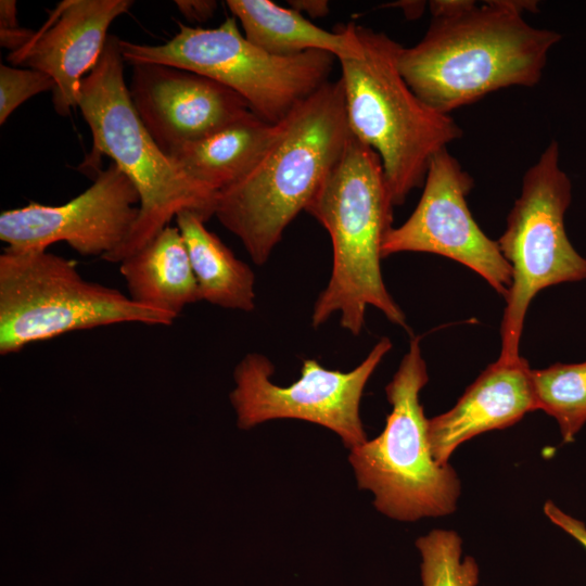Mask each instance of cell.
I'll return each mask as SVG.
<instances>
[{
	"label": "cell",
	"instance_id": "1",
	"mask_svg": "<svg viewBox=\"0 0 586 586\" xmlns=\"http://www.w3.org/2000/svg\"><path fill=\"white\" fill-rule=\"evenodd\" d=\"M537 11L532 0L472 1L432 18L419 42L400 48L399 71L423 102L448 115L497 90L536 86L561 40L524 20V12Z\"/></svg>",
	"mask_w": 586,
	"mask_h": 586
},
{
	"label": "cell",
	"instance_id": "2",
	"mask_svg": "<svg viewBox=\"0 0 586 586\" xmlns=\"http://www.w3.org/2000/svg\"><path fill=\"white\" fill-rule=\"evenodd\" d=\"M341 79L327 81L282 120L257 164L217 193L214 216L265 264L286 227L305 211L351 137Z\"/></svg>",
	"mask_w": 586,
	"mask_h": 586
},
{
	"label": "cell",
	"instance_id": "3",
	"mask_svg": "<svg viewBox=\"0 0 586 586\" xmlns=\"http://www.w3.org/2000/svg\"><path fill=\"white\" fill-rule=\"evenodd\" d=\"M393 207L380 156L351 133L341 157L305 209L329 232L333 251L331 277L314 305V328L340 313L342 328L358 335L368 306L407 328L406 316L385 288L381 271L382 244L393 228Z\"/></svg>",
	"mask_w": 586,
	"mask_h": 586
},
{
	"label": "cell",
	"instance_id": "4",
	"mask_svg": "<svg viewBox=\"0 0 586 586\" xmlns=\"http://www.w3.org/2000/svg\"><path fill=\"white\" fill-rule=\"evenodd\" d=\"M119 38L110 35L95 66L82 78L77 107L92 133L82 166L112 158L140 196L139 216L122 245L103 257L120 263L140 250L181 212L204 221L214 216L217 192L188 176L153 140L141 122L124 78Z\"/></svg>",
	"mask_w": 586,
	"mask_h": 586
},
{
	"label": "cell",
	"instance_id": "5",
	"mask_svg": "<svg viewBox=\"0 0 586 586\" xmlns=\"http://www.w3.org/2000/svg\"><path fill=\"white\" fill-rule=\"evenodd\" d=\"M355 33L359 53L337 60L348 127L380 156L392 202L402 205L423 186L432 157L463 132L409 87L398 67V42L357 24Z\"/></svg>",
	"mask_w": 586,
	"mask_h": 586
},
{
	"label": "cell",
	"instance_id": "6",
	"mask_svg": "<svg viewBox=\"0 0 586 586\" xmlns=\"http://www.w3.org/2000/svg\"><path fill=\"white\" fill-rule=\"evenodd\" d=\"M429 381L420 336L411 339L385 387L392 411L384 430L352 448L349 461L360 488L374 494V506L399 521L453 513L461 493L455 469L433 457L419 395Z\"/></svg>",
	"mask_w": 586,
	"mask_h": 586
},
{
	"label": "cell",
	"instance_id": "7",
	"mask_svg": "<svg viewBox=\"0 0 586 586\" xmlns=\"http://www.w3.org/2000/svg\"><path fill=\"white\" fill-rule=\"evenodd\" d=\"M173 314L140 305L119 290L84 279L74 260L46 251L0 255V354L103 326H170Z\"/></svg>",
	"mask_w": 586,
	"mask_h": 586
},
{
	"label": "cell",
	"instance_id": "8",
	"mask_svg": "<svg viewBox=\"0 0 586 586\" xmlns=\"http://www.w3.org/2000/svg\"><path fill=\"white\" fill-rule=\"evenodd\" d=\"M118 43L125 62L164 64L208 77L238 93L269 124L281 123L329 81L336 60L316 50L271 54L245 38L233 15L214 28L179 24V31L158 46L122 39Z\"/></svg>",
	"mask_w": 586,
	"mask_h": 586
},
{
	"label": "cell",
	"instance_id": "9",
	"mask_svg": "<svg viewBox=\"0 0 586 586\" xmlns=\"http://www.w3.org/2000/svg\"><path fill=\"white\" fill-rule=\"evenodd\" d=\"M572 202V182L560 166L553 140L525 171L519 198L497 240L512 270L500 326L499 359L520 357L524 319L543 289L586 279V258L570 242L564 216Z\"/></svg>",
	"mask_w": 586,
	"mask_h": 586
},
{
	"label": "cell",
	"instance_id": "10",
	"mask_svg": "<svg viewBox=\"0 0 586 586\" xmlns=\"http://www.w3.org/2000/svg\"><path fill=\"white\" fill-rule=\"evenodd\" d=\"M391 348V340L382 337L348 372L305 359L301 378L289 386L271 382L275 368L266 356L246 354L234 369L235 387L230 394L238 425L251 429L272 419H300L330 429L351 449L366 443L359 415L362 392Z\"/></svg>",
	"mask_w": 586,
	"mask_h": 586
},
{
	"label": "cell",
	"instance_id": "11",
	"mask_svg": "<svg viewBox=\"0 0 586 586\" xmlns=\"http://www.w3.org/2000/svg\"><path fill=\"white\" fill-rule=\"evenodd\" d=\"M422 187L412 214L386 234L382 258L402 252L442 255L471 268L505 298L512 281L511 267L497 241L473 219L467 203L473 179L448 149L432 157Z\"/></svg>",
	"mask_w": 586,
	"mask_h": 586
},
{
	"label": "cell",
	"instance_id": "12",
	"mask_svg": "<svg viewBox=\"0 0 586 586\" xmlns=\"http://www.w3.org/2000/svg\"><path fill=\"white\" fill-rule=\"evenodd\" d=\"M139 209L138 190L112 162L88 189L62 205L30 202L1 212L0 240L16 252L65 242L82 256L103 258L127 239Z\"/></svg>",
	"mask_w": 586,
	"mask_h": 586
},
{
	"label": "cell",
	"instance_id": "13",
	"mask_svg": "<svg viewBox=\"0 0 586 586\" xmlns=\"http://www.w3.org/2000/svg\"><path fill=\"white\" fill-rule=\"evenodd\" d=\"M131 102L144 127L165 154L254 114L226 86L191 71L157 64H132Z\"/></svg>",
	"mask_w": 586,
	"mask_h": 586
},
{
	"label": "cell",
	"instance_id": "14",
	"mask_svg": "<svg viewBox=\"0 0 586 586\" xmlns=\"http://www.w3.org/2000/svg\"><path fill=\"white\" fill-rule=\"evenodd\" d=\"M131 0H64L49 13L8 62L48 74L54 81V110L67 116L77 107L82 78L95 66L115 18L127 13Z\"/></svg>",
	"mask_w": 586,
	"mask_h": 586
},
{
	"label": "cell",
	"instance_id": "15",
	"mask_svg": "<svg viewBox=\"0 0 586 586\" xmlns=\"http://www.w3.org/2000/svg\"><path fill=\"white\" fill-rule=\"evenodd\" d=\"M538 410L528 361L497 359L467 387L456 405L428 422L435 460L448 464L464 442L488 431L502 430Z\"/></svg>",
	"mask_w": 586,
	"mask_h": 586
},
{
	"label": "cell",
	"instance_id": "16",
	"mask_svg": "<svg viewBox=\"0 0 586 586\" xmlns=\"http://www.w3.org/2000/svg\"><path fill=\"white\" fill-rule=\"evenodd\" d=\"M282 122L269 124L251 114L168 156L192 179L220 192L242 179L277 140Z\"/></svg>",
	"mask_w": 586,
	"mask_h": 586
},
{
	"label": "cell",
	"instance_id": "17",
	"mask_svg": "<svg viewBox=\"0 0 586 586\" xmlns=\"http://www.w3.org/2000/svg\"><path fill=\"white\" fill-rule=\"evenodd\" d=\"M129 297L178 318L183 308L201 301L184 240L167 226L149 243L119 263Z\"/></svg>",
	"mask_w": 586,
	"mask_h": 586
},
{
	"label": "cell",
	"instance_id": "18",
	"mask_svg": "<svg viewBox=\"0 0 586 586\" xmlns=\"http://www.w3.org/2000/svg\"><path fill=\"white\" fill-rule=\"evenodd\" d=\"M227 7L240 22L245 38L260 49L280 56L307 51L328 52L341 60L360 51L355 23L327 30L304 15L270 0H228Z\"/></svg>",
	"mask_w": 586,
	"mask_h": 586
},
{
	"label": "cell",
	"instance_id": "19",
	"mask_svg": "<svg viewBox=\"0 0 586 586\" xmlns=\"http://www.w3.org/2000/svg\"><path fill=\"white\" fill-rule=\"evenodd\" d=\"M198 281L201 300L242 311L255 307L253 270L204 225L195 213L184 211L176 216Z\"/></svg>",
	"mask_w": 586,
	"mask_h": 586
},
{
	"label": "cell",
	"instance_id": "20",
	"mask_svg": "<svg viewBox=\"0 0 586 586\" xmlns=\"http://www.w3.org/2000/svg\"><path fill=\"white\" fill-rule=\"evenodd\" d=\"M532 381L537 409L557 421L564 444L574 442L586 424V361L532 369Z\"/></svg>",
	"mask_w": 586,
	"mask_h": 586
},
{
	"label": "cell",
	"instance_id": "21",
	"mask_svg": "<svg viewBox=\"0 0 586 586\" xmlns=\"http://www.w3.org/2000/svg\"><path fill=\"white\" fill-rule=\"evenodd\" d=\"M421 555L422 586H476L479 565L462 556V539L451 530L436 528L416 540Z\"/></svg>",
	"mask_w": 586,
	"mask_h": 586
},
{
	"label": "cell",
	"instance_id": "22",
	"mask_svg": "<svg viewBox=\"0 0 586 586\" xmlns=\"http://www.w3.org/2000/svg\"><path fill=\"white\" fill-rule=\"evenodd\" d=\"M54 81L40 71L0 65V124L29 98L53 91Z\"/></svg>",
	"mask_w": 586,
	"mask_h": 586
},
{
	"label": "cell",
	"instance_id": "23",
	"mask_svg": "<svg viewBox=\"0 0 586 586\" xmlns=\"http://www.w3.org/2000/svg\"><path fill=\"white\" fill-rule=\"evenodd\" d=\"M545 515L586 549V524L564 512L551 500L544 504Z\"/></svg>",
	"mask_w": 586,
	"mask_h": 586
},
{
	"label": "cell",
	"instance_id": "24",
	"mask_svg": "<svg viewBox=\"0 0 586 586\" xmlns=\"http://www.w3.org/2000/svg\"><path fill=\"white\" fill-rule=\"evenodd\" d=\"M175 4L188 21L198 23L212 18L218 5L214 0H176Z\"/></svg>",
	"mask_w": 586,
	"mask_h": 586
},
{
	"label": "cell",
	"instance_id": "25",
	"mask_svg": "<svg viewBox=\"0 0 586 586\" xmlns=\"http://www.w3.org/2000/svg\"><path fill=\"white\" fill-rule=\"evenodd\" d=\"M35 30L28 28H0V44L10 52L24 47L33 37Z\"/></svg>",
	"mask_w": 586,
	"mask_h": 586
},
{
	"label": "cell",
	"instance_id": "26",
	"mask_svg": "<svg viewBox=\"0 0 586 586\" xmlns=\"http://www.w3.org/2000/svg\"><path fill=\"white\" fill-rule=\"evenodd\" d=\"M288 3L291 9L311 18L327 16L330 11L329 2L326 0H290Z\"/></svg>",
	"mask_w": 586,
	"mask_h": 586
},
{
	"label": "cell",
	"instance_id": "27",
	"mask_svg": "<svg viewBox=\"0 0 586 586\" xmlns=\"http://www.w3.org/2000/svg\"><path fill=\"white\" fill-rule=\"evenodd\" d=\"M16 1L1 0L0 1V28H16L20 27L16 17Z\"/></svg>",
	"mask_w": 586,
	"mask_h": 586
},
{
	"label": "cell",
	"instance_id": "28",
	"mask_svg": "<svg viewBox=\"0 0 586 586\" xmlns=\"http://www.w3.org/2000/svg\"><path fill=\"white\" fill-rule=\"evenodd\" d=\"M386 7L400 8L406 17L410 20L418 18L423 13L425 2L423 1H398L388 3Z\"/></svg>",
	"mask_w": 586,
	"mask_h": 586
}]
</instances>
